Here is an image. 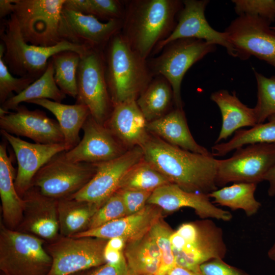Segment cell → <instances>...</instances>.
Listing matches in <instances>:
<instances>
[{"label": "cell", "instance_id": "obj_32", "mask_svg": "<svg viewBox=\"0 0 275 275\" xmlns=\"http://www.w3.org/2000/svg\"><path fill=\"white\" fill-rule=\"evenodd\" d=\"M257 184L238 182L215 190L208 196L213 199V202L226 206L232 210H243L248 216L255 214L261 206L256 200L254 193Z\"/></svg>", "mask_w": 275, "mask_h": 275}, {"label": "cell", "instance_id": "obj_39", "mask_svg": "<svg viewBox=\"0 0 275 275\" xmlns=\"http://www.w3.org/2000/svg\"><path fill=\"white\" fill-rule=\"evenodd\" d=\"M5 47L2 43H0V103L2 105L11 97L12 93L18 94L25 90L35 80L30 77H16L12 75L5 63L3 57Z\"/></svg>", "mask_w": 275, "mask_h": 275}, {"label": "cell", "instance_id": "obj_41", "mask_svg": "<svg viewBox=\"0 0 275 275\" xmlns=\"http://www.w3.org/2000/svg\"><path fill=\"white\" fill-rule=\"evenodd\" d=\"M239 15L258 16L271 23L275 21V0H233Z\"/></svg>", "mask_w": 275, "mask_h": 275}, {"label": "cell", "instance_id": "obj_31", "mask_svg": "<svg viewBox=\"0 0 275 275\" xmlns=\"http://www.w3.org/2000/svg\"><path fill=\"white\" fill-rule=\"evenodd\" d=\"M54 73V67L50 59L44 73L21 93L8 99L1 105V108L7 112L14 111L22 102L40 99L61 102L66 95L56 84Z\"/></svg>", "mask_w": 275, "mask_h": 275}, {"label": "cell", "instance_id": "obj_34", "mask_svg": "<svg viewBox=\"0 0 275 275\" xmlns=\"http://www.w3.org/2000/svg\"><path fill=\"white\" fill-rule=\"evenodd\" d=\"M170 183L164 176L143 158L125 174L118 190L153 192L156 188Z\"/></svg>", "mask_w": 275, "mask_h": 275}, {"label": "cell", "instance_id": "obj_12", "mask_svg": "<svg viewBox=\"0 0 275 275\" xmlns=\"http://www.w3.org/2000/svg\"><path fill=\"white\" fill-rule=\"evenodd\" d=\"M271 23L250 15H240L233 20L224 32L235 57L246 60L255 56L275 68V30Z\"/></svg>", "mask_w": 275, "mask_h": 275}, {"label": "cell", "instance_id": "obj_6", "mask_svg": "<svg viewBox=\"0 0 275 275\" xmlns=\"http://www.w3.org/2000/svg\"><path fill=\"white\" fill-rule=\"evenodd\" d=\"M46 241L33 234L11 229L1 221L0 270L5 275H47L52 259Z\"/></svg>", "mask_w": 275, "mask_h": 275}, {"label": "cell", "instance_id": "obj_18", "mask_svg": "<svg viewBox=\"0 0 275 275\" xmlns=\"http://www.w3.org/2000/svg\"><path fill=\"white\" fill-rule=\"evenodd\" d=\"M84 135L71 150L63 152L64 157L74 162L97 163L113 160L127 150L104 125L91 115L83 125Z\"/></svg>", "mask_w": 275, "mask_h": 275}, {"label": "cell", "instance_id": "obj_29", "mask_svg": "<svg viewBox=\"0 0 275 275\" xmlns=\"http://www.w3.org/2000/svg\"><path fill=\"white\" fill-rule=\"evenodd\" d=\"M101 206L70 198L58 200L60 235L72 237L87 230L91 219Z\"/></svg>", "mask_w": 275, "mask_h": 275}, {"label": "cell", "instance_id": "obj_14", "mask_svg": "<svg viewBox=\"0 0 275 275\" xmlns=\"http://www.w3.org/2000/svg\"><path fill=\"white\" fill-rule=\"evenodd\" d=\"M122 25V19L102 22L93 16L63 8L59 35L62 40L89 50L103 51L112 37L121 32Z\"/></svg>", "mask_w": 275, "mask_h": 275}, {"label": "cell", "instance_id": "obj_3", "mask_svg": "<svg viewBox=\"0 0 275 275\" xmlns=\"http://www.w3.org/2000/svg\"><path fill=\"white\" fill-rule=\"evenodd\" d=\"M103 52L106 79L114 106L136 100L154 77L147 60L132 49L121 32L112 37Z\"/></svg>", "mask_w": 275, "mask_h": 275}, {"label": "cell", "instance_id": "obj_7", "mask_svg": "<svg viewBox=\"0 0 275 275\" xmlns=\"http://www.w3.org/2000/svg\"><path fill=\"white\" fill-rule=\"evenodd\" d=\"M215 49L216 45L203 40L180 39L167 45L160 55L147 61L153 76L161 75L170 84L176 108H183L181 86L187 71Z\"/></svg>", "mask_w": 275, "mask_h": 275}, {"label": "cell", "instance_id": "obj_46", "mask_svg": "<svg viewBox=\"0 0 275 275\" xmlns=\"http://www.w3.org/2000/svg\"><path fill=\"white\" fill-rule=\"evenodd\" d=\"M264 180L268 181L269 186L268 189V195L270 197L275 196V164L266 173Z\"/></svg>", "mask_w": 275, "mask_h": 275}, {"label": "cell", "instance_id": "obj_36", "mask_svg": "<svg viewBox=\"0 0 275 275\" xmlns=\"http://www.w3.org/2000/svg\"><path fill=\"white\" fill-rule=\"evenodd\" d=\"M63 8L107 20L123 19L125 1L118 0H65Z\"/></svg>", "mask_w": 275, "mask_h": 275}, {"label": "cell", "instance_id": "obj_28", "mask_svg": "<svg viewBox=\"0 0 275 275\" xmlns=\"http://www.w3.org/2000/svg\"><path fill=\"white\" fill-rule=\"evenodd\" d=\"M123 254L130 275H155L159 268L160 251L149 231L126 242Z\"/></svg>", "mask_w": 275, "mask_h": 275}, {"label": "cell", "instance_id": "obj_47", "mask_svg": "<svg viewBox=\"0 0 275 275\" xmlns=\"http://www.w3.org/2000/svg\"><path fill=\"white\" fill-rule=\"evenodd\" d=\"M125 243L126 241L123 238L115 237L108 239L106 247L119 251H123Z\"/></svg>", "mask_w": 275, "mask_h": 275}, {"label": "cell", "instance_id": "obj_17", "mask_svg": "<svg viewBox=\"0 0 275 275\" xmlns=\"http://www.w3.org/2000/svg\"><path fill=\"white\" fill-rule=\"evenodd\" d=\"M14 112L0 108V128L12 135L29 138L35 143L54 144L65 143L57 121L39 109L30 110L19 105Z\"/></svg>", "mask_w": 275, "mask_h": 275}, {"label": "cell", "instance_id": "obj_43", "mask_svg": "<svg viewBox=\"0 0 275 275\" xmlns=\"http://www.w3.org/2000/svg\"><path fill=\"white\" fill-rule=\"evenodd\" d=\"M203 275H251L226 263L223 259H213L202 264L200 267Z\"/></svg>", "mask_w": 275, "mask_h": 275}, {"label": "cell", "instance_id": "obj_19", "mask_svg": "<svg viewBox=\"0 0 275 275\" xmlns=\"http://www.w3.org/2000/svg\"><path fill=\"white\" fill-rule=\"evenodd\" d=\"M4 139L12 147L18 169L14 181L18 195L22 198L32 187L39 170L56 154L69 150L65 143L54 144L31 143L1 129Z\"/></svg>", "mask_w": 275, "mask_h": 275}, {"label": "cell", "instance_id": "obj_35", "mask_svg": "<svg viewBox=\"0 0 275 275\" xmlns=\"http://www.w3.org/2000/svg\"><path fill=\"white\" fill-rule=\"evenodd\" d=\"M81 57L77 52L64 51L57 53L51 58L56 84L66 95L75 99L77 95V70Z\"/></svg>", "mask_w": 275, "mask_h": 275}, {"label": "cell", "instance_id": "obj_24", "mask_svg": "<svg viewBox=\"0 0 275 275\" xmlns=\"http://www.w3.org/2000/svg\"><path fill=\"white\" fill-rule=\"evenodd\" d=\"M147 130L150 133L182 149L203 155H213L194 139L183 108L176 107L162 117L148 122Z\"/></svg>", "mask_w": 275, "mask_h": 275}, {"label": "cell", "instance_id": "obj_23", "mask_svg": "<svg viewBox=\"0 0 275 275\" xmlns=\"http://www.w3.org/2000/svg\"><path fill=\"white\" fill-rule=\"evenodd\" d=\"M147 124L136 100H130L115 105L104 125L129 149L141 147L147 141L150 134Z\"/></svg>", "mask_w": 275, "mask_h": 275}, {"label": "cell", "instance_id": "obj_38", "mask_svg": "<svg viewBox=\"0 0 275 275\" xmlns=\"http://www.w3.org/2000/svg\"><path fill=\"white\" fill-rule=\"evenodd\" d=\"M173 231L162 217L158 219L149 230L161 253L159 267L155 275H166L170 269L176 265L170 241V236Z\"/></svg>", "mask_w": 275, "mask_h": 275}, {"label": "cell", "instance_id": "obj_16", "mask_svg": "<svg viewBox=\"0 0 275 275\" xmlns=\"http://www.w3.org/2000/svg\"><path fill=\"white\" fill-rule=\"evenodd\" d=\"M209 2L207 0L183 1V6L178 14L175 28L167 38L157 45L153 52L155 53L160 52L167 45L175 40L194 38L221 45L226 48L229 55L235 57V51L228 42L226 33L215 30L206 20L205 10Z\"/></svg>", "mask_w": 275, "mask_h": 275}, {"label": "cell", "instance_id": "obj_1", "mask_svg": "<svg viewBox=\"0 0 275 275\" xmlns=\"http://www.w3.org/2000/svg\"><path fill=\"white\" fill-rule=\"evenodd\" d=\"M144 159L170 183L192 193L209 194L217 190L218 159L182 149L150 133L141 146Z\"/></svg>", "mask_w": 275, "mask_h": 275}, {"label": "cell", "instance_id": "obj_37", "mask_svg": "<svg viewBox=\"0 0 275 275\" xmlns=\"http://www.w3.org/2000/svg\"><path fill=\"white\" fill-rule=\"evenodd\" d=\"M253 71L257 85V102L254 109L258 124L275 115V75L267 77Z\"/></svg>", "mask_w": 275, "mask_h": 275}, {"label": "cell", "instance_id": "obj_8", "mask_svg": "<svg viewBox=\"0 0 275 275\" xmlns=\"http://www.w3.org/2000/svg\"><path fill=\"white\" fill-rule=\"evenodd\" d=\"M108 241L93 237L60 235L46 242L44 247L52 259L47 275H71L106 263L104 250Z\"/></svg>", "mask_w": 275, "mask_h": 275}, {"label": "cell", "instance_id": "obj_42", "mask_svg": "<svg viewBox=\"0 0 275 275\" xmlns=\"http://www.w3.org/2000/svg\"><path fill=\"white\" fill-rule=\"evenodd\" d=\"M117 191L122 197L127 215L142 210L147 204L152 193L130 190H119Z\"/></svg>", "mask_w": 275, "mask_h": 275}, {"label": "cell", "instance_id": "obj_25", "mask_svg": "<svg viewBox=\"0 0 275 275\" xmlns=\"http://www.w3.org/2000/svg\"><path fill=\"white\" fill-rule=\"evenodd\" d=\"M16 173L11 158L7 153L5 142L0 144V197L3 223L8 228L16 230L20 224L24 201L18 194L14 184Z\"/></svg>", "mask_w": 275, "mask_h": 275}, {"label": "cell", "instance_id": "obj_2", "mask_svg": "<svg viewBox=\"0 0 275 275\" xmlns=\"http://www.w3.org/2000/svg\"><path fill=\"white\" fill-rule=\"evenodd\" d=\"M121 33L132 49L146 60L172 32L182 7L178 0L125 1Z\"/></svg>", "mask_w": 275, "mask_h": 275}, {"label": "cell", "instance_id": "obj_45", "mask_svg": "<svg viewBox=\"0 0 275 275\" xmlns=\"http://www.w3.org/2000/svg\"><path fill=\"white\" fill-rule=\"evenodd\" d=\"M15 0L0 1V18L2 19L6 16L13 14L14 11V3Z\"/></svg>", "mask_w": 275, "mask_h": 275}, {"label": "cell", "instance_id": "obj_4", "mask_svg": "<svg viewBox=\"0 0 275 275\" xmlns=\"http://www.w3.org/2000/svg\"><path fill=\"white\" fill-rule=\"evenodd\" d=\"M0 38L5 47L3 59L11 73L35 80L44 73L49 60L57 53L72 51L82 56L90 50L66 40L49 47L29 44L22 36L14 14L3 25Z\"/></svg>", "mask_w": 275, "mask_h": 275}, {"label": "cell", "instance_id": "obj_51", "mask_svg": "<svg viewBox=\"0 0 275 275\" xmlns=\"http://www.w3.org/2000/svg\"><path fill=\"white\" fill-rule=\"evenodd\" d=\"M271 29L275 30V26H271Z\"/></svg>", "mask_w": 275, "mask_h": 275}, {"label": "cell", "instance_id": "obj_5", "mask_svg": "<svg viewBox=\"0 0 275 275\" xmlns=\"http://www.w3.org/2000/svg\"><path fill=\"white\" fill-rule=\"evenodd\" d=\"M170 241L175 265L199 273L202 264L223 259L227 251L222 228L209 218L182 224Z\"/></svg>", "mask_w": 275, "mask_h": 275}, {"label": "cell", "instance_id": "obj_33", "mask_svg": "<svg viewBox=\"0 0 275 275\" xmlns=\"http://www.w3.org/2000/svg\"><path fill=\"white\" fill-rule=\"evenodd\" d=\"M265 123L258 124L249 129H239L228 142L215 144L212 155L223 156L233 150L244 145L255 144H275V115L269 117Z\"/></svg>", "mask_w": 275, "mask_h": 275}, {"label": "cell", "instance_id": "obj_26", "mask_svg": "<svg viewBox=\"0 0 275 275\" xmlns=\"http://www.w3.org/2000/svg\"><path fill=\"white\" fill-rule=\"evenodd\" d=\"M210 98L218 106L222 116V127L215 144L226 140L243 127L257 124L254 108L241 102L235 93L230 94L226 90H220L212 93Z\"/></svg>", "mask_w": 275, "mask_h": 275}, {"label": "cell", "instance_id": "obj_20", "mask_svg": "<svg viewBox=\"0 0 275 275\" xmlns=\"http://www.w3.org/2000/svg\"><path fill=\"white\" fill-rule=\"evenodd\" d=\"M22 199L23 218L16 230L33 234L46 241L58 237V200L43 195L34 187H31Z\"/></svg>", "mask_w": 275, "mask_h": 275}, {"label": "cell", "instance_id": "obj_15", "mask_svg": "<svg viewBox=\"0 0 275 275\" xmlns=\"http://www.w3.org/2000/svg\"><path fill=\"white\" fill-rule=\"evenodd\" d=\"M141 147L128 149L111 160L97 163V171L91 180L70 198L96 203L102 206L119 189L125 174L143 159Z\"/></svg>", "mask_w": 275, "mask_h": 275}, {"label": "cell", "instance_id": "obj_27", "mask_svg": "<svg viewBox=\"0 0 275 275\" xmlns=\"http://www.w3.org/2000/svg\"><path fill=\"white\" fill-rule=\"evenodd\" d=\"M28 103L39 105L53 114L63 132L65 143L69 150L77 145L80 141V130L90 115L87 106L76 103L65 104L47 99L32 100Z\"/></svg>", "mask_w": 275, "mask_h": 275}, {"label": "cell", "instance_id": "obj_9", "mask_svg": "<svg viewBox=\"0 0 275 275\" xmlns=\"http://www.w3.org/2000/svg\"><path fill=\"white\" fill-rule=\"evenodd\" d=\"M65 0H15L14 11L24 41L44 47L62 40L59 35Z\"/></svg>", "mask_w": 275, "mask_h": 275}, {"label": "cell", "instance_id": "obj_22", "mask_svg": "<svg viewBox=\"0 0 275 275\" xmlns=\"http://www.w3.org/2000/svg\"><path fill=\"white\" fill-rule=\"evenodd\" d=\"M162 210L159 207L147 204L139 212L107 223L97 228L89 229L72 236L93 237L110 239L123 238L126 242L139 238L149 231L162 217Z\"/></svg>", "mask_w": 275, "mask_h": 275}, {"label": "cell", "instance_id": "obj_10", "mask_svg": "<svg viewBox=\"0 0 275 275\" xmlns=\"http://www.w3.org/2000/svg\"><path fill=\"white\" fill-rule=\"evenodd\" d=\"M103 51L92 49L81 56L75 102L87 106L93 118L102 125L114 108L106 79Z\"/></svg>", "mask_w": 275, "mask_h": 275}, {"label": "cell", "instance_id": "obj_52", "mask_svg": "<svg viewBox=\"0 0 275 275\" xmlns=\"http://www.w3.org/2000/svg\"><path fill=\"white\" fill-rule=\"evenodd\" d=\"M1 275H5V274L1 272Z\"/></svg>", "mask_w": 275, "mask_h": 275}, {"label": "cell", "instance_id": "obj_44", "mask_svg": "<svg viewBox=\"0 0 275 275\" xmlns=\"http://www.w3.org/2000/svg\"><path fill=\"white\" fill-rule=\"evenodd\" d=\"M81 275H130V274L123 255L118 262H107L98 267L82 271Z\"/></svg>", "mask_w": 275, "mask_h": 275}, {"label": "cell", "instance_id": "obj_30", "mask_svg": "<svg viewBox=\"0 0 275 275\" xmlns=\"http://www.w3.org/2000/svg\"><path fill=\"white\" fill-rule=\"evenodd\" d=\"M136 102L148 122L155 120L171 111L174 103L172 88L163 76H155Z\"/></svg>", "mask_w": 275, "mask_h": 275}, {"label": "cell", "instance_id": "obj_11", "mask_svg": "<svg viewBox=\"0 0 275 275\" xmlns=\"http://www.w3.org/2000/svg\"><path fill=\"white\" fill-rule=\"evenodd\" d=\"M97 168V163L70 161L62 152L39 170L33 178L32 187L51 198H67L85 187L95 175Z\"/></svg>", "mask_w": 275, "mask_h": 275}, {"label": "cell", "instance_id": "obj_50", "mask_svg": "<svg viewBox=\"0 0 275 275\" xmlns=\"http://www.w3.org/2000/svg\"><path fill=\"white\" fill-rule=\"evenodd\" d=\"M81 272H80L72 274H71V275H81Z\"/></svg>", "mask_w": 275, "mask_h": 275}, {"label": "cell", "instance_id": "obj_40", "mask_svg": "<svg viewBox=\"0 0 275 275\" xmlns=\"http://www.w3.org/2000/svg\"><path fill=\"white\" fill-rule=\"evenodd\" d=\"M127 215L120 194L117 191L97 210L91 219L87 230L94 229L107 223Z\"/></svg>", "mask_w": 275, "mask_h": 275}, {"label": "cell", "instance_id": "obj_48", "mask_svg": "<svg viewBox=\"0 0 275 275\" xmlns=\"http://www.w3.org/2000/svg\"><path fill=\"white\" fill-rule=\"evenodd\" d=\"M166 275H203L201 273L196 272L188 269L177 265L170 269Z\"/></svg>", "mask_w": 275, "mask_h": 275}, {"label": "cell", "instance_id": "obj_21", "mask_svg": "<svg viewBox=\"0 0 275 275\" xmlns=\"http://www.w3.org/2000/svg\"><path fill=\"white\" fill-rule=\"evenodd\" d=\"M210 198L208 194L187 191L170 183L154 190L147 204L156 205L168 213L175 212L181 208L189 207L193 208L202 219L231 220L232 214L215 206Z\"/></svg>", "mask_w": 275, "mask_h": 275}, {"label": "cell", "instance_id": "obj_13", "mask_svg": "<svg viewBox=\"0 0 275 275\" xmlns=\"http://www.w3.org/2000/svg\"><path fill=\"white\" fill-rule=\"evenodd\" d=\"M275 164V144H255L240 148L231 157L218 159L215 184L229 182L258 184Z\"/></svg>", "mask_w": 275, "mask_h": 275}, {"label": "cell", "instance_id": "obj_49", "mask_svg": "<svg viewBox=\"0 0 275 275\" xmlns=\"http://www.w3.org/2000/svg\"><path fill=\"white\" fill-rule=\"evenodd\" d=\"M268 257L275 262V241L272 245V246L270 248V249L268 251Z\"/></svg>", "mask_w": 275, "mask_h": 275}]
</instances>
